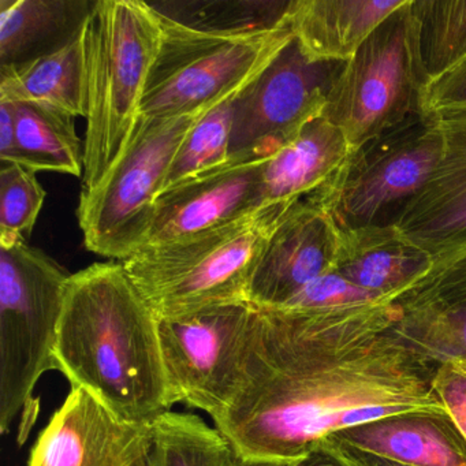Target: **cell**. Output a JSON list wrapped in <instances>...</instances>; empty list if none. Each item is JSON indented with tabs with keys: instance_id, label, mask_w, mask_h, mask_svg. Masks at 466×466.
I'll return each instance as SVG.
<instances>
[{
	"instance_id": "d4e9b609",
	"label": "cell",
	"mask_w": 466,
	"mask_h": 466,
	"mask_svg": "<svg viewBox=\"0 0 466 466\" xmlns=\"http://www.w3.org/2000/svg\"><path fill=\"white\" fill-rule=\"evenodd\" d=\"M238 94L228 97L207 111L190 130L187 140L174 157L163 192L200 174L228 165L234 99Z\"/></svg>"
},
{
	"instance_id": "4fadbf2b",
	"label": "cell",
	"mask_w": 466,
	"mask_h": 466,
	"mask_svg": "<svg viewBox=\"0 0 466 466\" xmlns=\"http://www.w3.org/2000/svg\"><path fill=\"white\" fill-rule=\"evenodd\" d=\"M152 424L124 421L72 389L32 449L29 466H147Z\"/></svg>"
},
{
	"instance_id": "8fae6325",
	"label": "cell",
	"mask_w": 466,
	"mask_h": 466,
	"mask_svg": "<svg viewBox=\"0 0 466 466\" xmlns=\"http://www.w3.org/2000/svg\"><path fill=\"white\" fill-rule=\"evenodd\" d=\"M346 62H318L296 39L234 99L228 163L268 159L313 119Z\"/></svg>"
},
{
	"instance_id": "30bf717a",
	"label": "cell",
	"mask_w": 466,
	"mask_h": 466,
	"mask_svg": "<svg viewBox=\"0 0 466 466\" xmlns=\"http://www.w3.org/2000/svg\"><path fill=\"white\" fill-rule=\"evenodd\" d=\"M258 308L222 302L157 318L171 403H187L214 417L241 383Z\"/></svg>"
},
{
	"instance_id": "cb8c5ba5",
	"label": "cell",
	"mask_w": 466,
	"mask_h": 466,
	"mask_svg": "<svg viewBox=\"0 0 466 466\" xmlns=\"http://www.w3.org/2000/svg\"><path fill=\"white\" fill-rule=\"evenodd\" d=\"M420 61L430 84L466 62V0H411Z\"/></svg>"
},
{
	"instance_id": "8992f818",
	"label": "cell",
	"mask_w": 466,
	"mask_h": 466,
	"mask_svg": "<svg viewBox=\"0 0 466 466\" xmlns=\"http://www.w3.org/2000/svg\"><path fill=\"white\" fill-rule=\"evenodd\" d=\"M69 272L25 238L0 241V430L6 433L48 370Z\"/></svg>"
},
{
	"instance_id": "2e32d148",
	"label": "cell",
	"mask_w": 466,
	"mask_h": 466,
	"mask_svg": "<svg viewBox=\"0 0 466 466\" xmlns=\"http://www.w3.org/2000/svg\"><path fill=\"white\" fill-rule=\"evenodd\" d=\"M323 444L346 446L411 466H466V441L444 409H420L362 422Z\"/></svg>"
},
{
	"instance_id": "ac0fdd59",
	"label": "cell",
	"mask_w": 466,
	"mask_h": 466,
	"mask_svg": "<svg viewBox=\"0 0 466 466\" xmlns=\"http://www.w3.org/2000/svg\"><path fill=\"white\" fill-rule=\"evenodd\" d=\"M432 264L433 258L403 238L395 226L338 228L334 271L381 299L394 302Z\"/></svg>"
},
{
	"instance_id": "7c38bea8",
	"label": "cell",
	"mask_w": 466,
	"mask_h": 466,
	"mask_svg": "<svg viewBox=\"0 0 466 466\" xmlns=\"http://www.w3.org/2000/svg\"><path fill=\"white\" fill-rule=\"evenodd\" d=\"M338 226L320 204L291 207L269 233L253 267L248 301L275 309L293 299L309 283L334 271Z\"/></svg>"
},
{
	"instance_id": "e0dca14e",
	"label": "cell",
	"mask_w": 466,
	"mask_h": 466,
	"mask_svg": "<svg viewBox=\"0 0 466 466\" xmlns=\"http://www.w3.org/2000/svg\"><path fill=\"white\" fill-rule=\"evenodd\" d=\"M353 154L345 136L323 116L313 119L264 167L263 207L282 218L302 201L321 204Z\"/></svg>"
},
{
	"instance_id": "83f0119b",
	"label": "cell",
	"mask_w": 466,
	"mask_h": 466,
	"mask_svg": "<svg viewBox=\"0 0 466 466\" xmlns=\"http://www.w3.org/2000/svg\"><path fill=\"white\" fill-rule=\"evenodd\" d=\"M45 198L35 171L17 163L0 162V241L28 239Z\"/></svg>"
},
{
	"instance_id": "d6986e66",
	"label": "cell",
	"mask_w": 466,
	"mask_h": 466,
	"mask_svg": "<svg viewBox=\"0 0 466 466\" xmlns=\"http://www.w3.org/2000/svg\"><path fill=\"white\" fill-rule=\"evenodd\" d=\"M406 0H291L286 23L305 56L348 62Z\"/></svg>"
},
{
	"instance_id": "7402d4cb",
	"label": "cell",
	"mask_w": 466,
	"mask_h": 466,
	"mask_svg": "<svg viewBox=\"0 0 466 466\" xmlns=\"http://www.w3.org/2000/svg\"><path fill=\"white\" fill-rule=\"evenodd\" d=\"M29 170L84 176L75 116L37 102H15V162Z\"/></svg>"
},
{
	"instance_id": "277c9868",
	"label": "cell",
	"mask_w": 466,
	"mask_h": 466,
	"mask_svg": "<svg viewBox=\"0 0 466 466\" xmlns=\"http://www.w3.org/2000/svg\"><path fill=\"white\" fill-rule=\"evenodd\" d=\"M157 12L162 40L138 118H176L223 102L252 83L294 39L286 18L274 26L207 28Z\"/></svg>"
},
{
	"instance_id": "ffe728a7",
	"label": "cell",
	"mask_w": 466,
	"mask_h": 466,
	"mask_svg": "<svg viewBox=\"0 0 466 466\" xmlns=\"http://www.w3.org/2000/svg\"><path fill=\"white\" fill-rule=\"evenodd\" d=\"M96 0H0V66L50 56L83 31Z\"/></svg>"
},
{
	"instance_id": "52a82bcc",
	"label": "cell",
	"mask_w": 466,
	"mask_h": 466,
	"mask_svg": "<svg viewBox=\"0 0 466 466\" xmlns=\"http://www.w3.org/2000/svg\"><path fill=\"white\" fill-rule=\"evenodd\" d=\"M212 107L176 118H138L127 149L107 176L81 193L77 215L86 249L125 261L147 247L174 157Z\"/></svg>"
},
{
	"instance_id": "e575fe53",
	"label": "cell",
	"mask_w": 466,
	"mask_h": 466,
	"mask_svg": "<svg viewBox=\"0 0 466 466\" xmlns=\"http://www.w3.org/2000/svg\"><path fill=\"white\" fill-rule=\"evenodd\" d=\"M296 462V461H294ZM294 462H272V461L245 460L237 455L233 466H291Z\"/></svg>"
},
{
	"instance_id": "ba28073f",
	"label": "cell",
	"mask_w": 466,
	"mask_h": 466,
	"mask_svg": "<svg viewBox=\"0 0 466 466\" xmlns=\"http://www.w3.org/2000/svg\"><path fill=\"white\" fill-rule=\"evenodd\" d=\"M410 4L406 0L362 43L327 97L323 116L353 152L422 113L430 81L420 61Z\"/></svg>"
},
{
	"instance_id": "7a4b0ae2",
	"label": "cell",
	"mask_w": 466,
	"mask_h": 466,
	"mask_svg": "<svg viewBox=\"0 0 466 466\" xmlns=\"http://www.w3.org/2000/svg\"><path fill=\"white\" fill-rule=\"evenodd\" d=\"M56 356L72 389L124 421L152 424L173 406L157 315L122 263L70 275Z\"/></svg>"
},
{
	"instance_id": "3957f363",
	"label": "cell",
	"mask_w": 466,
	"mask_h": 466,
	"mask_svg": "<svg viewBox=\"0 0 466 466\" xmlns=\"http://www.w3.org/2000/svg\"><path fill=\"white\" fill-rule=\"evenodd\" d=\"M84 37L88 113L81 193L107 176L135 132L162 40L160 15L140 0H96Z\"/></svg>"
},
{
	"instance_id": "4dcf8cb0",
	"label": "cell",
	"mask_w": 466,
	"mask_h": 466,
	"mask_svg": "<svg viewBox=\"0 0 466 466\" xmlns=\"http://www.w3.org/2000/svg\"><path fill=\"white\" fill-rule=\"evenodd\" d=\"M466 111V62L428 86L422 113L431 116Z\"/></svg>"
},
{
	"instance_id": "9c48e42d",
	"label": "cell",
	"mask_w": 466,
	"mask_h": 466,
	"mask_svg": "<svg viewBox=\"0 0 466 466\" xmlns=\"http://www.w3.org/2000/svg\"><path fill=\"white\" fill-rule=\"evenodd\" d=\"M443 152L438 116L417 114L353 152L323 196L338 228L395 226Z\"/></svg>"
},
{
	"instance_id": "836d02e7",
	"label": "cell",
	"mask_w": 466,
	"mask_h": 466,
	"mask_svg": "<svg viewBox=\"0 0 466 466\" xmlns=\"http://www.w3.org/2000/svg\"><path fill=\"white\" fill-rule=\"evenodd\" d=\"M329 446L334 447L353 466H411L397 462V461L387 460V458L378 457V455L359 451V450L350 449V447L334 446V444H329Z\"/></svg>"
},
{
	"instance_id": "4316f807",
	"label": "cell",
	"mask_w": 466,
	"mask_h": 466,
	"mask_svg": "<svg viewBox=\"0 0 466 466\" xmlns=\"http://www.w3.org/2000/svg\"><path fill=\"white\" fill-rule=\"evenodd\" d=\"M409 310L466 309V245L433 260L432 268L394 299Z\"/></svg>"
},
{
	"instance_id": "d6a6232c",
	"label": "cell",
	"mask_w": 466,
	"mask_h": 466,
	"mask_svg": "<svg viewBox=\"0 0 466 466\" xmlns=\"http://www.w3.org/2000/svg\"><path fill=\"white\" fill-rule=\"evenodd\" d=\"M291 466H353L329 444H321Z\"/></svg>"
},
{
	"instance_id": "484cf974",
	"label": "cell",
	"mask_w": 466,
	"mask_h": 466,
	"mask_svg": "<svg viewBox=\"0 0 466 466\" xmlns=\"http://www.w3.org/2000/svg\"><path fill=\"white\" fill-rule=\"evenodd\" d=\"M395 332L435 364L466 360V309L403 312Z\"/></svg>"
},
{
	"instance_id": "5b68a950",
	"label": "cell",
	"mask_w": 466,
	"mask_h": 466,
	"mask_svg": "<svg viewBox=\"0 0 466 466\" xmlns=\"http://www.w3.org/2000/svg\"><path fill=\"white\" fill-rule=\"evenodd\" d=\"M279 219L258 209L181 241L143 248L122 264L157 318L248 301L253 267Z\"/></svg>"
},
{
	"instance_id": "1f68e13d",
	"label": "cell",
	"mask_w": 466,
	"mask_h": 466,
	"mask_svg": "<svg viewBox=\"0 0 466 466\" xmlns=\"http://www.w3.org/2000/svg\"><path fill=\"white\" fill-rule=\"evenodd\" d=\"M15 157V102L0 97V162L13 163Z\"/></svg>"
},
{
	"instance_id": "6da1fadb",
	"label": "cell",
	"mask_w": 466,
	"mask_h": 466,
	"mask_svg": "<svg viewBox=\"0 0 466 466\" xmlns=\"http://www.w3.org/2000/svg\"><path fill=\"white\" fill-rule=\"evenodd\" d=\"M383 301L334 309L258 308L241 383L212 420L238 457L294 462L332 433L391 414L444 409L438 364L395 332Z\"/></svg>"
},
{
	"instance_id": "5bb4252c",
	"label": "cell",
	"mask_w": 466,
	"mask_h": 466,
	"mask_svg": "<svg viewBox=\"0 0 466 466\" xmlns=\"http://www.w3.org/2000/svg\"><path fill=\"white\" fill-rule=\"evenodd\" d=\"M266 162L228 163L165 190L147 247L181 241L255 214L263 207Z\"/></svg>"
},
{
	"instance_id": "603a6c76",
	"label": "cell",
	"mask_w": 466,
	"mask_h": 466,
	"mask_svg": "<svg viewBox=\"0 0 466 466\" xmlns=\"http://www.w3.org/2000/svg\"><path fill=\"white\" fill-rule=\"evenodd\" d=\"M228 439L200 417L166 411L152 422V447L147 466H233Z\"/></svg>"
},
{
	"instance_id": "44dd1931",
	"label": "cell",
	"mask_w": 466,
	"mask_h": 466,
	"mask_svg": "<svg viewBox=\"0 0 466 466\" xmlns=\"http://www.w3.org/2000/svg\"><path fill=\"white\" fill-rule=\"evenodd\" d=\"M0 97L37 102L72 116L88 113L84 28L61 50L18 67L0 66Z\"/></svg>"
},
{
	"instance_id": "f1b7e54d",
	"label": "cell",
	"mask_w": 466,
	"mask_h": 466,
	"mask_svg": "<svg viewBox=\"0 0 466 466\" xmlns=\"http://www.w3.org/2000/svg\"><path fill=\"white\" fill-rule=\"evenodd\" d=\"M383 299H386L364 290L331 271L313 280L282 308L299 310L334 309Z\"/></svg>"
},
{
	"instance_id": "f546056e",
	"label": "cell",
	"mask_w": 466,
	"mask_h": 466,
	"mask_svg": "<svg viewBox=\"0 0 466 466\" xmlns=\"http://www.w3.org/2000/svg\"><path fill=\"white\" fill-rule=\"evenodd\" d=\"M433 391L466 441V360H449L438 364Z\"/></svg>"
},
{
	"instance_id": "9a60e30c",
	"label": "cell",
	"mask_w": 466,
	"mask_h": 466,
	"mask_svg": "<svg viewBox=\"0 0 466 466\" xmlns=\"http://www.w3.org/2000/svg\"><path fill=\"white\" fill-rule=\"evenodd\" d=\"M441 160L398 220L403 238L435 258L466 245V111L438 116Z\"/></svg>"
}]
</instances>
